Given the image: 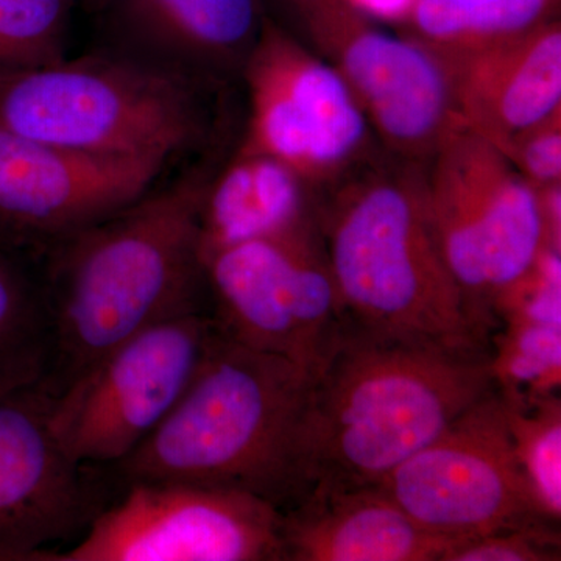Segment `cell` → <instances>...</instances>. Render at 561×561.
<instances>
[{"label":"cell","mask_w":561,"mask_h":561,"mask_svg":"<svg viewBox=\"0 0 561 561\" xmlns=\"http://www.w3.org/2000/svg\"><path fill=\"white\" fill-rule=\"evenodd\" d=\"M99 16L119 50L197 79L242 69L264 25V0H110Z\"/></svg>","instance_id":"obj_16"},{"label":"cell","mask_w":561,"mask_h":561,"mask_svg":"<svg viewBox=\"0 0 561 561\" xmlns=\"http://www.w3.org/2000/svg\"><path fill=\"white\" fill-rule=\"evenodd\" d=\"M317 227L346 319L394 337L490 348L443 257L424 165L394 154L362 162L320 192Z\"/></svg>","instance_id":"obj_4"},{"label":"cell","mask_w":561,"mask_h":561,"mask_svg":"<svg viewBox=\"0 0 561 561\" xmlns=\"http://www.w3.org/2000/svg\"><path fill=\"white\" fill-rule=\"evenodd\" d=\"M213 176L198 165L38 251L51 328L43 387L50 394L133 335L209 312L202 208Z\"/></svg>","instance_id":"obj_1"},{"label":"cell","mask_w":561,"mask_h":561,"mask_svg":"<svg viewBox=\"0 0 561 561\" xmlns=\"http://www.w3.org/2000/svg\"><path fill=\"white\" fill-rule=\"evenodd\" d=\"M504 153L537 190L560 183V114L512 140Z\"/></svg>","instance_id":"obj_25"},{"label":"cell","mask_w":561,"mask_h":561,"mask_svg":"<svg viewBox=\"0 0 561 561\" xmlns=\"http://www.w3.org/2000/svg\"><path fill=\"white\" fill-rule=\"evenodd\" d=\"M354 9L365 16H378L382 20H400L411 13L416 0H348Z\"/></svg>","instance_id":"obj_26"},{"label":"cell","mask_w":561,"mask_h":561,"mask_svg":"<svg viewBox=\"0 0 561 561\" xmlns=\"http://www.w3.org/2000/svg\"><path fill=\"white\" fill-rule=\"evenodd\" d=\"M491 373L501 393L545 397L559 393L561 327L507 320L491 334Z\"/></svg>","instance_id":"obj_22"},{"label":"cell","mask_w":561,"mask_h":561,"mask_svg":"<svg viewBox=\"0 0 561 561\" xmlns=\"http://www.w3.org/2000/svg\"><path fill=\"white\" fill-rule=\"evenodd\" d=\"M312 379L295 362L220 331L168 419L111 471L121 489L197 483L243 491L284 511L305 494L300 443Z\"/></svg>","instance_id":"obj_3"},{"label":"cell","mask_w":561,"mask_h":561,"mask_svg":"<svg viewBox=\"0 0 561 561\" xmlns=\"http://www.w3.org/2000/svg\"><path fill=\"white\" fill-rule=\"evenodd\" d=\"M424 172L443 257L472 323L491 341L494 302L548 243L540 191L504 150L465 125Z\"/></svg>","instance_id":"obj_6"},{"label":"cell","mask_w":561,"mask_h":561,"mask_svg":"<svg viewBox=\"0 0 561 561\" xmlns=\"http://www.w3.org/2000/svg\"><path fill=\"white\" fill-rule=\"evenodd\" d=\"M195 79L131 54L0 73V130L88 153L171 161L208 128Z\"/></svg>","instance_id":"obj_5"},{"label":"cell","mask_w":561,"mask_h":561,"mask_svg":"<svg viewBox=\"0 0 561 561\" xmlns=\"http://www.w3.org/2000/svg\"><path fill=\"white\" fill-rule=\"evenodd\" d=\"M494 389L486 346L394 337L346 319L302 416L305 494L378 485Z\"/></svg>","instance_id":"obj_2"},{"label":"cell","mask_w":561,"mask_h":561,"mask_svg":"<svg viewBox=\"0 0 561 561\" xmlns=\"http://www.w3.org/2000/svg\"><path fill=\"white\" fill-rule=\"evenodd\" d=\"M51 328L38 253L0 234V393L46 381Z\"/></svg>","instance_id":"obj_19"},{"label":"cell","mask_w":561,"mask_h":561,"mask_svg":"<svg viewBox=\"0 0 561 561\" xmlns=\"http://www.w3.org/2000/svg\"><path fill=\"white\" fill-rule=\"evenodd\" d=\"M319 197L294 169L271 154L241 149L209 181L202 208L203 257L256 241L319 230Z\"/></svg>","instance_id":"obj_18"},{"label":"cell","mask_w":561,"mask_h":561,"mask_svg":"<svg viewBox=\"0 0 561 561\" xmlns=\"http://www.w3.org/2000/svg\"><path fill=\"white\" fill-rule=\"evenodd\" d=\"M205 271L209 312L227 337L320 371L346 313L319 230L228 247Z\"/></svg>","instance_id":"obj_8"},{"label":"cell","mask_w":561,"mask_h":561,"mask_svg":"<svg viewBox=\"0 0 561 561\" xmlns=\"http://www.w3.org/2000/svg\"><path fill=\"white\" fill-rule=\"evenodd\" d=\"M284 561H442L435 537L379 486L312 489L280 511Z\"/></svg>","instance_id":"obj_17"},{"label":"cell","mask_w":561,"mask_h":561,"mask_svg":"<svg viewBox=\"0 0 561 561\" xmlns=\"http://www.w3.org/2000/svg\"><path fill=\"white\" fill-rule=\"evenodd\" d=\"M502 394L516 460L538 512L561 519V401L545 397Z\"/></svg>","instance_id":"obj_21"},{"label":"cell","mask_w":561,"mask_h":561,"mask_svg":"<svg viewBox=\"0 0 561 561\" xmlns=\"http://www.w3.org/2000/svg\"><path fill=\"white\" fill-rule=\"evenodd\" d=\"M50 561H284L280 511L238 490L128 482Z\"/></svg>","instance_id":"obj_9"},{"label":"cell","mask_w":561,"mask_h":561,"mask_svg":"<svg viewBox=\"0 0 561 561\" xmlns=\"http://www.w3.org/2000/svg\"><path fill=\"white\" fill-rule=\"evenodd\" d=\"M250 131L242 149L294 169L309 186L330 187L370 160V124L341 72L271 18L243 66Z\"/></svg>","instance_id":"obj_12"},{"label":"cell","mask_w":561,"mask_h":561,"mask_svg":"<svg viewBox=\"0 0 561 561\" xmlns=\"http://www.w3.org/2000/svg\"><path fill=\"white\" fill-rule=\"evenodd\" d=\"M559 561L561 560L560 524L540 522L523 524L454 542L442 561Z\"/></svg>","instance_id":"obj_24"},{"label":"cell","mask_w":561,"mask_h":561,"mask_svg":"<svg viewBox=\"0 0 561 561\" xmlns=\"http://www.w3.org/2000/svg\"><path fill=\"white\" fill-rule=\"evenodd\" d=\"M77 5L91 14H101L108 7L110 0H76Z\"/></svg>","instance_id":"obj_27"},{"label":"cell","mask_w":561,"mask_h":561,"mask_svg":"<svg viewBox=\"0 0 561 561\" xmlns=\"http://www.w3.org/2000/svg\"><path fill=\"white\" fill-rule=\"evenodd\" d=\"M209 312L133 335L50 394V424L80 463L113 467L168 419L219 335Z\"/></svg>","instance_id":"obj_7"},{"label":"cell","mask_w":561,"mask_h":561,"mask_svg":"<svg viewBox=\"0 0 561 561\" xmlns=\"http://www.w3.org/2000/svg\"><path fill=\"white\" fill-rule=\"evenodd\" d=\"M169 160L65 149L0 130V234L41 245L106 219L150 192Z\"/></svg>","instance_id":"obj_14"},{"label":"cell","mask_w":561,"mask_h":561,"mask_svg":"<svg viewBox=\"0 0 561 561\" xmlns=\"http://www.w3.org/2000/svg\"><path fill=\"white\" fill-rule=\"evenodd\" d=\"M376 486L421 529L451 542L551 522L538 512L516 460L497 387Z\"/></svg>","instance_id":"obj_10"},{"label":"cell","mask_w":561,"mask_h":561,"mask_svg":"<svg viewBox=\"0 0 561 561\" xmlns=\"http://www.w3.org/2000/svg\"><path fill=\"white\" fill-rule=\"evenodd\" d=\"M76 0H0V73L66 58Z\"/></svg>","instance_id":"obj_23"},{"label":"cell","mask_w":561,"mask_h":561,"mask_svg":"<svg viewBox=\"0 0 561 561\" xmlns=\"http://www.w3.org/2000/svg\"><path fill=\"white\" fill-rule=\"evenodd\" d=\"M434 51L451 76L461 124L500 149L559 116V21L545 22L515 38L479 49Z\"/></svg>","instance_id":"obj_15"},{"label":"cell","mask_w":561,"mask_h":561,"mask_svg":"<svg viewBox=\"0 0 561 561\" xmlns=\"http://www.w3.org/2000/svg\"><path fill=\"white\" fill-rule=\"evenodd\" d=\"M284 2L330 55L387 153L426 165L463 125L437 51L378 31L348 0Z\"/></svg>","instance_id":"obj_11"},{"label":"cell","mask_w":561,"mask_h":561,"mask_svg":"<svg viewBox=\"0 0 561 561\" xmlns=\"http://www.w3.org/2000/svg\"><path fill=\"white\" fill-rule=\"evenodd\" d=\"M119 491L110 467L66 451L43 383L0 393V561L51 560Z\"/></svg>","instance_id":"obj_13"},{"label":"cell","mask_w":561,"mask_h":561,"mask_svg":"<svg viewBox=\"0 0 561 561\" xmlns=\"http://www.w3.org/2000/svg\"><path fill=\"white\" fill-rule=\"evenodd\" d=\"M559 0H416L408 14L424 46L479 49L553 20Z\"/></svg>","instance_id":"obj_20"}]
</instances>
